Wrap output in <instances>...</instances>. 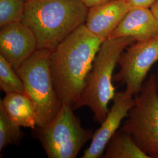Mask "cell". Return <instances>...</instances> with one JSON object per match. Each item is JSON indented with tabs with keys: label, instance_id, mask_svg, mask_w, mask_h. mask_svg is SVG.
<instances>
[{
	"label": "cell",
	"instance_id": "cell-1",
	"mask_svg": "<svg viewBox=\"0 0 158 158\" xmlns=\"http://www.w3.org/2000/svg\"><path fill=\"white\" fill-rule=\"evenodd\" d=\"M102 42L83 23L52 51V77L63 104L78 101Z\"/></svg>",
	"mask_w": 158,
	"mask_h": 158
},
{
	"label": "cell",
	"instance_id": "cell-2",
	"mask_svg": "<svg viewBox=\"0 0 158 158\" xmlns=\"http://www.w3.org/2000/svg\"><path fill=\"white\" fill-rule=\"evenodd\" d=\"M89 9L83 0H28L22 22L34 32L38 49L53 51L85 23Z\"/></svg>",
	"mask_w": 158,
	"mask_h": 158
},
{
	"label": "cell",
	"instance_id": "cell-3",
	"mask_svg": "<svg viewBox=\"0 0 158 158\" xmlns=\"http://www.w3.org/2000/svg\"><path fill=\"white\" fill-rule=\"evenodd\" d=\"M136 42L132 37L108 39L102 42L87 76L84 90L73 110L87 107L94 121L102 124L110 111L108 106L115 94L113 73L122 53Z\"/></svg>",
	"mask_w": 158,
	"mask_h": 158
},
{
	"label": "cell",
	"instance_id": "cell-4",
	"mask_svg": "<svg viewBox=\"0 0 158 158\" xmlns=\"http://www.w3.org/2000/svg\"><path fill=\"white\" fill-rule=\"evenodd\" d=\"M51 54L50 50L38 49L16 70L23 80L25 94L35 107L37 127L48 124L63 104L53 83Z\"/></svg>",
	"mask_w": 158,
	"mask_h": 158
},
{
	"label": "cell",
	"instance_id": "cell-5",
	"mask_svg": "<svg viewBox=\"0 0 158 158\" xmlns=\"http://www.w3.org/2000/svg\"><path fill=\"white\" fill-rule=\"evenodd\" d=\"M72 106L63 104L55 117L44 127L34 129L49 158H75L94 132L84 128L73 113Z\"/></svg>",
	"mask_w": 158,
	"mask_h": 158
},
{
	"label": "cell",
	"instance_id": "cell-6",
	"mask_svg": "<svg viewBox=\"0 0 158 158\" xmlns=\"http://www.w3.org/2000/svg\"><path fill=\"white\" fill-rule=\"evenodd\" d=\"M119 130L130 134L149 158H158V92L156 75L151 74L135 97Z\"/></svg>",
	"mask_w": 158,
	"mask_h": 158
},
{
	"label": "cell",
	"instance_id": "cell-7",
	"mask_svg": "<svg viewBox=\"0 0 158 158\" xmlns=\"http://www.w3.org/2000/svg\"><path fill=\"white\" fill-rule=\"evenodd\" d=\"M158 61V35L136 41L124 51L118 61L119 70L114 74V82L126 85L125 91L135 97L141 90L147 75Z\"/></svg>",
	"mask_w": 158,
	"mask_h": 158
},
{
	"label": "cell",
	"instance_id": "cell-8",
	"mask_svg": "<svg viewBox=\"0 0 158 158\" xmlns=\"http://www.w3.org/2000/svg\"><path fill=\"white\" fill-rule=\"evenodd\" d=\"M37 49L38 41L35 35L22 21L1 27L0 55L15 71Z\"/></svg>",
	"mask_w": 158,
	"mask_h": 158
},
{
	"label": "cell",
	"instance_id": "cell-9",
	"mask_svg": "<svg viewBox=\"0 0 158 158\" xmlns=\"http://www.w3.org/2000/svg\"><path fill=\"white\" fill-rule=\"evenodd\" d=\"M113 102L106 118L94 133L90 145L85 150L82 158H98L103 156L108 142L119 130L123 120L128 116L135 100L124 91L115 92Z\"/></svg>",
	"mask_w": 158,
	"mask_h": 158
},
{
	"label": "cell",
	"instance_id": "cell-10",
	"mask_svg": "<svg viewBox=\"0 0 158 158\" xmlns=\"http://www.w3.org/2000/svg\"><path fill=\"white\" fill-rule=\"evenodd\" d=\"M131 7L126 0H112L89 8L85 25L102 42L108 40Z\"/></svg>",
	"mask_w": 158,
	"mask_h": 158
},
{
	"label": "cell",
	"instance_id": "cell-11",
	"mask_svg": "<svg viewBox=\"0 0 158 158\" xmlns=\"http://www.w3.org/2000/svg\"><path fill=\"white\" fill-rule=\"evenodd\" d=\"M158 35V19L150 8H131L108 39L132 37L136 41L151 39Z\"/></svg>",
	"mask_w": 158,
	"mask_h": 158
},
{
	"label": "cell",
	"instance_id": "cell-12",
	"mask_svg": "<svg viewBox=\"0 0 158 158\" xmlns=\"http://www.w3.org/2000/svg\"><path fill=\"white\" fill-rule=\"evenodd\" d=\"M10 118L21 127L34 130L36 127V112L33 102L26 94L6 93L0 100Z\"/></svg>",
	"mask_w": 158,
	"mask_h": 158
},
{
	"label": "cell",
	"instance_id": "cell-13",
	"mask_svg": "<svg viewBox=\"0 0 158 158\" xmlns=\"http://www.w3.org/2000/svg\"><path fill=\"white\" fill-rule=\"evenodd\" d=\"M104 158H149L138 147L130 134L119 129L106 147Z\"/></svg>",
	"mask_w": 158,
	"mask_h": 158
},
{
	"label": "cell",
	"instance_id": "cell-14",
	"mask_svg": "<svg viewBox=\"0 0 158 158\" xmlns=\"http://www.w3.org/2000/svg\"><path fill=\"white\" fill-rule=\"evenodd\" d=\"M23 132L6 113L0 101V151L10 145H18L23 139Z\"/></svg>",
	"mask_w": 158,
	"mask_h": 158
},
{
	"label": "cell",
	"instance_id": "cell-15",
	"mask_svg": "<svg viewBox=\"0 0 158 158\" xmlns=\"http://www.w3.org/2000/svg\"><path fill=\"white\" fill-rule=\"evenodd\" d=\"M0 89L5 93H18L25 94L23 80L10 63L0 55Z\"/></svg>",
	"mask_w": 158,
	"mask_h": 158
},
{
	"label": "cell",
	"instance_id": "cell-16",
	"mask_svg": "<svg viewBox=\"0 0 158 158\" xmlns=\"http://www.w3.org/2000/svg\"><path fill=\"white\" fill-rule=\"evenodd\" d=\"M25 8L23 0H0V27L22 21Z\"/></svg>",
	"mask_w": 158,
	"mask_h": 158
},
{
	"label": "cell",
	"instance_id": "cell-17",
	"mask_svg": "<svg viewBox=\"0 0 158 158\" xmlns=\"http://www.w3.org/2000/svg\"><path fill=\"white\" fill-rule=\"evenodd\" d=\"M131 8L135 7L150 8L156 0H126Z\"/></svg>",
	"mask_w": 158,
	"mask_h": 158
},
{
	"label": "cell",
	"instance_id": "cell-18",
	"mask_svg": "<svg viewBox=\"0 0 158 158\" xmlns=\"http://www.w3.org/2000/svg\"><path fill=\"white\" fill-rule=\"evenodd\" d=\"M83 1L85 4V6L89 8H91L92 6H98L112 0H83Z\"/></svg>",
	"mask_w": 158,
	"mask_h": 158
},
{
	"label": "cell",
	"instance_id": "cell-19",
	"mask_svg": "<svg viewBox=\"0 0 158 158\" xmlns=\"http://www.w3.org/2000/svg\"><path fill=\"white\" fill-rule=\"evenodd\" d=\"M151 10L152 11L154 15L158 19V0H156L151 6L150 7Z\"/></svg>",
	"mask_w": 158,
	"mask_h": 158
},
{
	"label": "cell",
	"instance_id": "cell-20",
	"mask_svg": "<svg viewBox=\"0 0 158 158\" xmlns=\"http://www.w3.org/2000/svg\"><path fill=\"white\" fill-rule=\"evenodd\" d=\"M155 75H156V85H157V88H158V69L157 71L155 73Z\"/></svg>",
	"mask_w": 158,
	"mask_h": 158
},
{
	"label": "cell",
	"instance_id": "cell-21",
	"mask_svg": "<svg viewBox=\"0 0 158 158\" xmlns=\"http://www.w3.org/2000/svg\"><path fill=\"white\" fill-rule=\"evenodd\" d=\"M23 1H25V2H26V1H28V0H23Z\"/></svg>",
	"mask_w": 158,
	"mask_h": 158
}]
</instances>
